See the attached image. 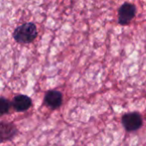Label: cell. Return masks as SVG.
<instances>
[{
  "label": "cell",
  "mask_w": 146,
  "mask_h": 146,
  "mask_svg": "<svg viewBox=\"0 0 146 146\" xmlns=\"http://www.w3.org/2000/svg\"><path fill=\"white\" fill-rule=\"evenodd\" d=\"M38 34L37 27L33 22L24 23L17 27L13 32V38L18 43L27 44L33 42Z\"/></svg>",
  "instance_id": "obj_1"
},
{
  "label": "cell",
  "mask_w": 146,
  "mask_h": 146,
  "mask_svg": "<svg viewBox=\"0 0 146 146\" xmlns=\"http://www.w3.org/2000/svg\"><path fill=\"white\" fill-rule=\"evenodd\" d=\"M121 122L125 129L128 132L137 131L143 125L142 117L138 112H131L125 114L122 116Z\"/></svg>",
  "instance_id": "obj_2"
},
{
  "label": "cell",
  "mask_w": 146,
  "mask_h": 146,
  "mask_svg": "<svg viewBox=\"0 0 146 146\" xmlns=\"http://www.w3.org/2000/svg\"><path fill=\"white\" fill-rule=\"evenodd\" d=\"M136 15V7L130 3H123L118 11V22L121 25H127Z\"/></svg>",
  "instance_id": "obj_3"
},
{
  "label": "cell",
  "mask_w": 146,
  "mask_h": 146,
  "mask_svg": "<svg viewBox=\"0 0 146 146\" xmlns=\"http://www.w3.org/2000/svg\"><path fill=\"white\" fill-rule=\"evenodd\" d=\"M44 103L51 109H57L62 104V94L56 90L49 91L44 96Z\"/></svg>",
  "instance_id": "obj_4"
},
{
  "label": "cell",
  "mask_w": 146,
  "mask_h": 146,
  "mask_svg": "<svg viewBox=\"0 0 146 146\" xmlns=\"http://www.w3.org/2000/svg\"><path fill=\"white\" fill-rule=\"evenodd\" d=\"M12 106L17 112L27 111L32 106V100L28 96L17 95L12 100Z\"/></svg>",
  "instance_id": "obj_5"
},
{
  "label": "cell",
  "mask_w": 146,
  "mask_h": 146,
  "mask_svg": "<svg viewBox=\"0 0 146 146\" xmlns=\"http://www.w3.org/2000/svg\"><path fill=\"white\" fill-rule=\"evenodd\" d=\"M0 133H1V139L2 141L4 140H9L12 139L17 133L16 127L15 124L11 122H1V127H0Z\"/></svg>",
  "instance_id": "obj_6"
},
{
  "label": "cell",
  "mask_w": 146,
  "mask_h": 146,
  "mask_svg": "<svg viewBox=\"0 0 146 146\" xmlns=\"http://www.w3.org/2000/svg\"><path fill=\"white\" fill-rule=\"evenodd\" d=\"M9 108H10V102L9 100H7L6 98H4L3 97H2L0 99V113H1V115L7 114L9 110Z\"/></svg>",
  "instance_id": "obj_7"
}]
</instances>
